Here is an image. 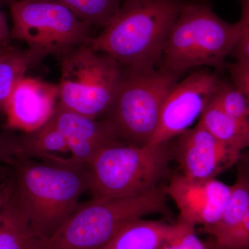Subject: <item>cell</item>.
Instances as JSON below:
<instances>
[{"instance_id": "obj_19", "label": "cell", "mask_w": 249, "mask_h": 249, "mask_svg": "<svg viewBox=\"0 0 249 249\" xmlns=\"http://www.w3.org/2000/svg\"><path fill=\"white\" fill-rule=\"evenodd\" d=\"M16 138L18 157L48 159L53 153L70 152L65 136L49 120L38 129Z\"/></svg>"}, {"instance_id": "obj_6", "label": "cell", "mask_w": 249, "mask_h": 249, "mask_svg": "<svg viewBox=\"0 0 249 249\" xmlns=\"http://www.w3.org/2000/svg\"><path fill=\"white\" fill-rule=\"evenodd\" d=\"M60 60L59 104L93 119L109 114L122 80L124 67L88 45L74 47Z\"/></svg>"}, {"instance_id": "obj_3", "label": "cell", "mask_w": 249, "mask_h": 249, "mask_svg": "<svg viewBox=\"0 0 249 249\" xmlns=\"http://www.w3.org/2000/svg\"><path fill=\"white\" fill-rule=\"evenodd\" d=\"M240 32L238 22H226L214 14L211 0L183 1L157 67L179 78L202 67L222 71Z\"/></svg>"}, {"instance_id": "obj_5", "label": "cell", "mask_w": 249, "mask_h": 249, "mask_svg": "<svg viewBox=\"0 0 249 249\" xmlns=\"http://www.w3.org/2000/svg\"><path fill=\"white\" fill-rule=\"evenodd\" d=\"M171 142L157 145L120 142L103 147L87 165L91 199L134 196L160 186L173 157Z\"/></svg>"}, {"instance_id": "obj_2", "label": "cell", "mask_w": 249, "mask_h": 249, "mask_svg": "<svg viewBox=\"0 0 249 249\" xmlns=\"http://www.w3.org/2000/svg\"><path fill=\"white\" fill-rule=\"evenodd\" d=\"M183 3V0H123L116 16L88 45L110 55L124 68H157Z\"/></svg>"}, {"instance_id": "obj_7", "label": "cell", "mask_w": 249, "mask_h": 249, "mask_svg": "<svg viewBox=\"0 0 249 249\" xmlns=\"http://www.w3.org/2000/svg\"><path fill=\"white\" fill-rule=\"evenodd\" d=\"M180 78L158 67L147 70L124 67L115 101L106 118L114 125L121 142L137 145L150 142L165 98Z\"/></svg>"}, {"instance_id": "obj_22", "label": "cell", "mask_w": 249, "mask_h": 249, "mask_svg": "<svg viewBox=\"0 0 249 249\" xmlns=\"http://www.w3.org/2000/svg\"><path fill=\"white\" fill-rule=\"evenodd\" d=\"M211 241L215 249H249V210L245 219L232 231Z\"/></svg>"}, {"instance_id": "obj_16", "label": "cell", "mask_w": 249, "mask_h": 249, "mask_svg": "<svg viewBox=\"0 0 249 249\" xmlns=\"http://www.w3.org/2000/svg\"><path fill=\"white\" fill-rule=\"evenodd\" d=\"M199 124L238 157L249 147V121L240 120L226 114L212 99L203 111Z\"/></svg>"}, {"instance_id": "obj_28", "label": "cell", "mask_w": 249, "mask_h": 249, "mask_svg": "<svg viewBox=\"0 0 249 249\" xmlns=\"http://www.w3.org/2000/svg\"><path fill=\"white\" fill-rule=\"evenodd\" d=\"M0 5V47L7 48L11 45V30L8 26L7 21L5 17L4 13L1 9Z\"/></svg>"}, {"instance_id": "obj_21", "label": "cell", "mask_w": 249, "mask_h": 249, "mask_svg": "<svg viewBox=\"0 0 249 249\" xmlns=\"http://www.w3.org/2000/svg\"><path fill=\"white\" fill-rule=\"evenodd\" d=\"M212 101L229 116L240 120L249 121L248 99L231 80H221Z\"/></svg>"}, {"instance_id": "obj_14", "label": "cell", "mask_w": 249, "mask_h": 249, "mask_svg": "<svg viewBox=\"0 0 249 249\" xmlns=\"http://www.w3.org/2000/svg\"><path fill=\"white\" fill-rule=\"evenodd\" d=\"M182 223L136 219L121 229L101 249H160L182 228Z\"/></svg>"}, {"instance_id": "obj_29", "label": "cell", "mask_w": 249, "mask_h": 249, "mask_svg": "<svg viewBox=\"0 0 249 249\" xmlns=\"http://www.w3.org/2000/svg\"><path fill=\"white\" fill-rule=\"evenodd\" d=\"M240 160H242L243 163L249 166V152L247 154H242Z\"/></svg>"}, {"instance_id": "obj_20", "label": "cell", "mask_w": 249, "mask_h": 249, "mask_svg": "<svg viewBox=\"0 0 249 249\" xmlns=\"http://www.w3.org/2000/svg\"><path fill=\"white\" fill-rule=\"evenodd\" d=\"M91 27L104 29L116 16L123 0H54Z\"/></svg>"}, {"instance_id": "obj_9", "label": "cell", "mask_w": 249, "mask_h": 249, "mask_svg": "<svg viewBox=\"0 0 249 249\" xmlns=\"http://www.w3.org/2000/svg\"><path fill=\"white\" fill-rule=\"evenodd\" d=\"M221 79L217 72H192L178 80L165 98L160 120L149 145H161L186 132L201 117L217 90Z\"/></svg>"}, {"instance_id": "obj_30", "label": "cell", "mask_w": 249, "mask_h": 249, "mask_svg": "<svg viewBox=\"0 0 249 249\" xmlns=\"http://www.w3.org/2000/svg\"><path fill=\"white\" fill-rule=\"evenodd\" d=\"M16 1V0H0V5H1V6H3V5H11L12 4L14 1Z\"/></svg>"}, {"instance_id": "obj_13", "label": "cell", "mask_w": 249, "mask_h": 249, "mask_svg": "<svg viewBox=\"0 0 249 249\" xmlns=\"http://www.w3.org/2000/svg\"><path fill=\"white\" fill-rule=\"evenodd\" d=\"M59 102L58 85L24 78L16 86L6 109V127L25 133L48 122Z\"/></svg>"}, {"instance_id": "obj_31", "label": "cell", "mask_w": 249, "mask_h": 249, "mask_svg": "<svg viewBox=\"0 0 249 249\" xmlns=\"http://www.w3.org/2000/svg\"><path fill=\"white\" fill-rule=\"evenodd\" d=\"M208 249H215L214 248L213 245L212 241H209L207 242Z\"/></svg>"}, {"instance_id": "obj_32", "label": "cell", "mask_w": 249, "mask_h": 249, "mask_svg": "<svg viewBox=\"0 0 249 249\" xmlns=\"http://www.w3.org/2000/svg\"><path fill=\"white\" fill-rule=\"evenodd\" d=\"M10 47H11V46H10ZM8 48V47H7ZM6 48H2V47H0V55H1V53H3V52H4L5 51V49H6Z\"/></svg>"}, {"instance_id": "obj_11", "label": "cell", "mask_w": 249, "mask_h": 249, "mask_svg": "<svg viewBox=\"0 0 249 249\" xmlns=\"http://www.w3.org/2000/svg\"><path fill=\"white\" fill-rule=\"evenodd\" d=\"M175 139L173 157L178 160L181 175L186 178H215L240 160L199 123Z\"/></svg>"}, {"instance_id": "obj_25", "label": "cell", "mask_w": 249, "mask_h": 249, "mask_svg": "<svg viewBox=\"0 0 249 249\" xmlns=\"http://www.w3.org/2000/svg\"><path fill=\"white\" fill-rule=\"evenodd\" d=\"M231 80L245 95L249 102V64L241 61L226 65Z\"/></svg>"}, {"instance_id": "obj_27", "label": "cell", "mask_w": 249, "mask_h": 249, "mask_svg": "<svg viewBox=\"0 0 249 249\" xmlns=\"http://www.w3.org/2000/svg\"><path fill=\"white\" fill-rule=\"evenodd\" d=\"M14 191V181L13 178L6 180L4 182L0 184V220H1V214L5 206L12 196Z\"/></svg>"}, {"instance_id": "obj_15", "label": "cell", "mask_w": 249, "mask_h": 249, "mask_svg": "<svg viewBox=\"0 0 249 249\" xmlns=\"http://www.w3.org/2000/svg\"><path fill=\"white\" fill-rule=\"evenodd\" d=\"M16 191L5 206L0 220V249H45Z\"/></svg>"}, {"instance_id": "obj_26", "label": "cell", "mask_w": 249, "mask_h": 249, "mask_svg": "<svg viewBox=\"0 0 249 249\" xmlns=\"http://www.w3.org/2000/svg\"><path fill=\"white\" fill-rule=\"evenodd\" d=\"M18 156L16 137L0 133V164L11 163Z\"/></svg>"}, {"instance_id": "obj_10", "label": "cell", "mask_w": 249, "mask_h": 249, "mask_svg": "<svg viewBox=\"0 0 249 249\" xmlns=\"http://www.w3.org/2000/svg\"><path fill=\"white\" fill-rule=\"evenodd\" d=\"M167 195L179 212L178 222L196 227L213 225L221 217L231 193V186L216 179H194L183 175L172 178Z\"/></svg>"}, {"instance_id": "obj_4", "label": "cell", "mask_w": 249, "mask_h": 249, "mask_svg": "<svg viewBox=\"0 0 249 249\" xmlns=\"http://www.w3.org/2000/svg\"><path fill=\"white\" fill-rule=\"evenodd\" d=\"M167 196L160 185L141 194L79 204L45 249H102L129 222L165 211Z\"/></svg>"}, {"instance_id": "obj_23", "label": "cell", "mask_w": 249, "mask_h": 249, "mask_svg": "<svg viewBox=\"0 0 249 249\" xmlns=\"http://www.w3.org/2000/svg\"><path fill=\"white\" fill-rule=\"evenodd\" d=\"M242 14L240 20V37L232 55L237 61L249 64V0H240Z\"/></svg>"}, {"instance_id": "obj_8", "label": "cell", "mask_w": 249, "mask_h": 249, "mask_svg": "<svg viewBox=\"0 0 249 249\" xmlns=\"http://www.w3.org/2000/svg\"><path fill=\"white\" fill-rule=\"evenodd\" d=\"M12 39L23 41L42 60L88 45L91 27L54 0H16L11 5Z\"/></svg>"}, {"instance_id": "obj_18", "label": "cell", "mask_w": 249, "mask_h": 249, "mask_svg": "<svg viewBox=\"0 0 249 249\" xmlns=\"http://www.w3.org/2000/svg\"><path fill=\"white\" fill-rule=\"evenodd\" d=\"M41 59L31 49L8 47L0 55V114H6L10 98L26 72Z\"/></svg>"}, {"instance_id": "obj_1", "label": "cell", "mask_w": 249, "mask_h": 249, "mask_svg": "<svg viewBox=\"0 0 249 249\" xmlns=\"http://www.w3.org/2000/svg\"><path fill=\"white\" fill-rule=\"evenodd\" d=\"M50 161L17 157L14 167L15 191L25 208L37 235L47 242L68 220L89 191L86 165L52 156Z\"/></svg>"}, {"instance_id": "obj_24", "label": "cell", "mask_w": 249, "mask_h": 249, "mask_svg": "<svg viewBox=\"0 0 249 249\" xmlns=\"http://www.w3.org/2000/svg\"><path fill=\"white\" fill-rule=\"evenodd\" d=\"M207 249V242H202L198 237L195 231V228L183 224L181 231L160 249Z\"/></svg>"}, {"instance_id": "obj_12", "label": "cell", "mask_w": 249, "mask_h": 249, "mask_svg": "<svg viewBox=\"0 0 249 249\" xmlns=\"http://www.w3.org/2000/svg\"><path fill=\"white\" fill-rule=\"evenodd\" d=\"M49 121L66 138L71 160L80 164L88 165L103 147L122 142L109 119H93L59 103Z\"/></svg>"}, {"instance_id": "obj_17", "label": "cell", "mask_w": 249, "mask_h": 249, "mask_svg": "<svg viewBox=\"0 0 249 249\" xmlns=\"http://www.w3.org/2000/svg\"><path fill=\"white\" fill-rule=\"evenodd\" d=\"M249 210V166L242 164L235 183L231 186V193L224 212L217 223L203 231L211 236V240L227 235L245 219Z\"/></svg>"}]
</instances>
